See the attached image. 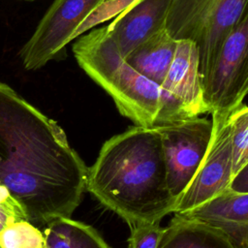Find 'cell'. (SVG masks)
<instances>
[{"label": "cell", "instance_id": "obj_1", "mask_svg": "<svg viewBox=\"0 0 248 248\" xmlns=\"http://www.w3.org/2000/svg\"><path fill=\"white\" fill-rule=\"evenodd\" d=\"M88 167L56 121L0 81V184L27 220L71 218L86 191Z\"/></svg>", "mask_w": 248, "mask_h": 248}, {"label": "cell", "instance_id": "obj_15", "mask_svg": "<svg viewBox=\"0 0 248 248\" xmlns=\"http://www.w3.org/2000/svg\"><path fill=\"white\" fill-rule=\"evenodd\" d=\"M231 138L232 177L248 164V108L242 103L228 116Z\"/></svg>", "mask_w": 248, "mask_h": 248}, {"label": "cell", "instance_id": "obj_9", "mask_svg": "<svg viewBox=\"0 0 248 248\" xmlns=\"http://www.w3.org/2000/svg\"><path fill=\"white\" fill-rule=\"evenodd\" d=\"M229 114L211 112L212 136L208 149L193 179L177 200L174 214L190 211L231 186L233 177Z\"/></svg>", "mask_w": 248, "mask_h": 248}, {"label": "cell", "instance_id": "obj_2", "mask_svg": "<svg viewBox=\"0 0 248 248\" xmlns=\"http://www.w3.org/2000/svg\"><path fill=\"white\" fill-rule=\"evenodd\" d=\"M86 191L130 227L173 213L159 132L135 126L106 140L88 168Z\"/></svg>", "mask_w": 248, "mask_h": 248}, {"label": "cell", "instance_id": "obj_13", "mask_svg": "<svg viewBox=\"0 0 248 248\" xmlns=\"http://www.w3.org/2000/svg\"><path fill=\"white\" fill-rule=\"evenodd\" d=\"M176 41L165 28L137 46L124 59L138 73L160 86L173 59Z\"/></svg>", "mask_w": 248, "mask_h": 248}, {"label": "cell", "instance_id": "obj_8", "mask_svg": "<svg viewBox=\"0 0 248 248\" xmlns=\"http://www.w3.org/2000/svg\"><path fill=\"white\" fill-rule=\"evenodd\" d=\"M106 0H54L19 56L24 69L32 71L54 59L73 40L78 26Z\"/></svg>", "mask_w": 248, "mask_h": 248}, {"label": "cell", "instance_id": "obj_3", "mask_svg": "<svg viewBox=\"0 0 248 248\" xmlns=\"http://www.w3.org/2000/svg\"><path fill=\"white\" fill-rule=\"evenodd\" d=\"M73 52L85 74L112 98L120 114L136 126H155L162 104L161 88L126 62L107 27L78 38Z\"/></svg>", "mask_w": 248, "mask_h": 248}, {"label": "cell", "instance_id": "obj_16", "mask_svg": "<svg viewBox=\"0 0 248 248\" xmlns=\"http://www.w3.org/2000/svg\"><path fill=\"white\" fill-rule=\"evenodd\" d=\"M0 248H47L43 231L27 220L9 224L0 232Z\"/></svg>", "mask_w": 248, "mask_h": 248}, {"label": "cell", "instance_id": "obj_6", "mask_svg": "<svg viewBox=\"0 0 248 248\" xmlns=\"http://www.w3.org/2000/svg\"><path fill=\"white\" fill-rule=\"evenodd\" d=\"M202 88L209 113H231L243 103L248 90V15L225 39Z\"/></svg>", "mask_w": 248, "mask_h": 248}, {"label": "cell", "instance_id": "obj_17", "mask_svg": "<svg viewBox=\"0 0 248 248\" xmlns=\"http://www.w3.org/2000/svg\"><path fill=\"white\" fill-rule=\"evenodd\" d=\"M137 1L138 0H106L78 26L73 35V40L90 27H94L98 23L119 15Z\"/></svg>", "mask_w": 248, "mask_h": 248}, {"label": "cell", "instance_id": "obj_7", "mask_svg": "<svg viewBox=\"0 0 248 248\" xmlns=\"http://www.w3.org/2000/svg\"><path fill=\"white\" fill-rule=\"evenodd\" d=\"M199 66L197 46L189 40L176 41L173 59L160 85L162 104L155 126L209 112Z\"/></svg>", "mask_w": 248, "mask_h": 248}, {"label": "cell", "instance_id": "obj_20", "mask_svg": "<svg viewBox=\"0 0 248 248\" xmlns=\"http://www.w3.org/2000/svg\"><path fill=\"white\" fill-rule=\"evenodd\" d=\"M24 1H34V0H24Z\"/></svg>", "mask_w": 248, "mask_h": 248}, {"label": "cell", "instance_id": "obj_18", "mask_svg": "<svg viewBox=\"0 0 248 248\" xmlns=\"http://www.w3.org/2000/svg\"><path fill=\"white\" fill-rule=\"evenodd\" d=\"M164 227L157 223H145L131 227L128 248H157Z\"/></svg>", "mask_w": 248, "mask_h": 248}, {"label": "cell", "instance_id": "obj_11", "mask_svg": "<svg viewBox=\"0 0 248 248\" xmlns=\"http://www.w3.org/2000/svg\"><path fill=\"white\" fill-rule=\"evenodd\" d=\"M171 0H138L106 26L126 58L137 46L166 28Z\"/></svg>", "mask_w": 248, "mask_h": 248}, {"label": "cell", "instance_id": "obj_12", "mask_svg": "<svg viewBox=\"0 0 248 248\" xmlns=\"http://www.w3.org/2000/svg\"><path fill=\"white\" fill-rule=\"evenodd\" d=\"M157 248H235L229 237L218 229L173 216L163 233Z\"/></svg>", "mask_w": 248, "mask_h": 248}, {"label": "cell", "instance_id": "obj_19", "mask_svg": "<svg viewBox=\"0 0 248 248\" xmlns=\"http://www.w3.org/2000/svg\"><path fill=\"white\" fill-rule=\"evenodd\" d=\"M20 220H27L24 209L9 190L0 184V232L9 224Z\"/></svg>", "mask_w": 248, "mask_h": 248}, {"label": "cell", "instance_id": "obj_10", "mask_svg": "<svg viewBox=\"0 0 248 248\" xmlns=\"http://www.w3.org/2000/svg\"><path fill=\"white\" fill-rule=\"evenodd\" d=\"M223 232L235 248H248V193L231 187L197 206L175 214Z\"/></svg>", "mask_w": 248, "mask_h": 248}, {"label": "cell", "instance_id": "obj_4", "mask_svg": "<svg viewBox=\"0 0 248 248\" xmlns=\"http://www.w3.org/2000/svg\"><path fill=\"white\" fill-rule=\"evenodd\" d=\"M248 0H171L166 30L175 41H192L205 82L230 32L248 15Z\"/></svg>", "mask_w": 248, "mask_h": 248}, {"label": "cell", "instance_id": "obj_14", "mask_svg": "<svg viewBox=\"0 0 248 248\" xmlns=\"http://www.w3.org/2000/svg\"><path fill=\"white\" fill-rule=\"evenodd\" d=\"M43 232L47 248H110L93 227L71 218L51 221Z\"/></svg>", "mask_w": 248, "mask_h": 248}, {"label": "cell", "instance_id": "obj_5", "mask_svg": "<svg viewBox=\"0 0 248 248\" xmlns=\"http://www.w3.org/2000/svg\"><path fill=\"white\" fill-rule=\"evenodd\" d=\"M154 128L161 137L168 188L177 202L206 154L212 136V121L197 116Z\"/></svg>", "mask_w": 248, "mask_h": 248}]
</instances>
